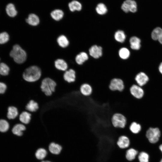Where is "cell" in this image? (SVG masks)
Segmentation results:
<instances>
[{
    "label": "cell",
    "mask_w": 162,
    "mask_h": 162,
    "mask_svg": "<svg viewBox=\"0 0 162 162\" xmlns=\"http://www.w3.org/2000/svg\"><path fill=\"white\" fill-rule=\"evenodd\" d=\"M47 152L44 148H41L38 149L35 153L36 158L38 159H43L46 156Z\"/></svg>",
    "instance_id": "4dcf8cb0"
},
{
    "label": "cell",
    "mask_w": 162,
    "mask_h": 162,
    "mask_svg": "<svg viewBox=\"0 0 162 162\" xmlns=\"http://www.w3.org/2000/svg\"><path fill=\"white\" fill-rule=\"evenodd\" d=\"M130 92L134 98L140 99L143 96L144 91L141 87L136 84L133 85L130 88Z\"/></svg>",
    "instance_id": "ba28073f"
},
{
    "label": "cell",
    "mask_w": 162,
    "mask_h": 162,
    "mask_svg": "<svg viewBox=\"0 0 162 162\" xmlns=\"http://www.w3.org/2000/svg\"><path fill=\"white\" fill-rule=\"evenodd\" d=\"M10 71L8 66L4 63H0V74L3 76L8 75Z\"/></svg>",
    "instance_id": "e575fe53"
},
{
    "label": "cell",
    "mask_w": 162,
    "mask_h": 162,
    "mask_svg": "<svg viewBox=\"0 0 162 162\" xmlns=\"http://www.w3.org/2000/svg\"><path fill=\"white\" fill-rule=\"evenodd\" d=\"M7 89V86L4 83L0 82V94L4 93Z\"/></svg>",
    "instance_id": "74e56055"
},
{
    "label": "cell",
    "mask_w": 162,
    "mask_h": 162,
    "mask_svg": "<svg viewBox=\"0 0 162 162\" xmlns=\"http://www.w3.org/2000/svg\"><path fill=\"white\" fill-rule=\"evenodd\" d=\"M39 108V104L33 100H29L25 106L26 110L31 113L36 112Z\"/></svg>",
    "instance_id": "9a60e30c"
},
{
    "label": "cell",
    "mask_w": 162,
    "mask_h": 162,
    "mask_svg": "<svg viewBox=\"0 0 162 162\" xmlns=\"http://www.w3.org/2000/svg\"><path fill=\"white\" fill-rule=\"evenodd\" d=\"M130 48L133 50H138L141 47V40L138 37L133 36L129 40Z\"/></svg>",
    "instance_id": "ac0fdd59"
},
{
    "label": "cell",
    "mask_w": 162,
    "mask_h": 162,
    "mask_svg": "<svg viewBox=\"0 0 162 162\" xmlns=\"http://www.w3.org/2000/svg\"><path fill=\"white\" fill-rule=\"evenodd\" d=\"M159 148L162 153V144L160 145L159 147Z\"/></svg>",
    "instance_id": "60d3db41"
},
{
    "label": "cell",
    "mask_w": 162,
    "mask_h": 162,
    "mask_svg": "<svg viewBox=\"0 0 162 162\" xmlns=\"http://www.w3.org/2000/svg\"><path fill=\"white\" fill-rule=\"evenodd\" d=\"M129 129L132 133L134 134H137L139 133L141 130V126L139 123L134 122L130 125Z\"/></svg>",
    "instance_id": "83f0119b"
},
{
    "label": "cell",
    "mask_w": 162,
    "mask_h": 162,
    "mask_svg": "<svg viewBox=\"0 0 162 162\" xmlns=\"http://www.w3.org/2000/svg\"><path fill=\"white\" fill-rule=\"evenodd\" d=\"M6 10L7 14L10 17H14L17 14V10L14 5L12 3H9L7 5Z\"/></svg>",
    "instance_id": "4316f807"
},
{
    "label": "cell",
    "mask_w": 162,
    "mask_h": 162,
    "mask_svg": "<svg viewBox=\"0 0 162 162\" xmlns=\"http://www.w3.org/2000/svg\"><path fill=\"white\" fill-rule=\"evenodd\" d=\"M26 129V127L22 123H17L13 128L12 131L13 133L17 136H20L23 134V132Z\"/></svg>",
    "instance_id": "2e32d148"
},
{
    "label": "cell",
    "mask_w": 162,
    "mask_h": 162,
    "mask_svg": "<svg viewBox=\"0 0 162 162\" xmlns=\"http://www.w3.org/2000/svg\"><path fill=\"white\" fill-rule=\"evenodd\" d=\"M89 55L94 58H98L102 55V48L101 46L97 45L91 46L89 50Z\"/></svg>",
    "instance_id": "7c38bea8"
},
{
    "label": "cell",
    "mask_w": 162,
    "mask_h": 162,
    "mask_svg": "<svg viewBox=\"0 0 162 162\" xmlns=\"http://www.w3.org/2000/svg\"><path fill=\"white\" fill-rule=\"evenodd\" d=\"M118 55L121 58L123 59H126L130 56V52L128 48L123 47L119 49L118 51Z\"/></svg>",
    "instance_id": "f546056e"
},
{
    "label": "cell",
    "mask_w": 162,
    "mask_h": 162,
    "mask_svg": "<svg viewBox=\"0 0 162 162\" xmlns=\"http://www.w3.org/2000/svg\"><path fill=\"white\" fill-rule=\"evenodd\" d=\"M10 57L17 63H24L27 58V54L26 51L18 44L14 46L10 53Z\"/></svg>",
    "instance_id": "3957f363"
},
{
    "label": "cell",
    "mask_w": 162,
    "mask_h": 162,
    "mask_svg": "<svg viewBox=\"0 0 162 162\" xmlns=\"http://www.w3.org/2000/svg\"><path fill=\"white\" fill-rule=\"evenodd\" d=\"M158 40L161 44H162V33L159 37Z\"/></svg>",
    "instance_id": "ab89813d"
},
{
    "label": "cell",
    "mask_w": 162,
    "mask_h": 162,
    "mask_svg": "<svg viewBox=\"0 0 162 162\" xmlns=\"http://www.w3.org/2000/svg\"><path fill=\"white\" fill-rule=\"evenodd\" d=\"M9 37L7 33L5 32L0 33V44L7 43L9 40Z\"/></svg>",
    "instance_id": "8d00e7d4"
},
{
    "label": "cell",
    "mask_w": 162,
    "mask_h": 162,
    "mask_svg": "<svg viewBox=\"0 0 162 162\" xmlns=\"http://www.w3.org/2000/svg\"><path fill=\"white\" fill-rule=\"evenodd\" d=\"M68 7L70 11L72 12H74L76 10L80 11L82 8L81 4L76 0L73 1L69 3L68 4Z\"/></svg>",
    "instance_id": "484cf974"
},
{
    "label": "cell",
    "mask_w": 162,
    "mask_h": 162,
    "mask_svg": "<svg viewBox=\"0 0 162 162\" xmlns=\"http://www.w3.org/2000/svg\"><path fill=\"white\" fill-rule=\"evenodd\" d=\"M49 149L50 152L52 154H58L60 153L62 147L59 144L52 142L50 144Z\"/></svg>",
    "instance_id": "603a6c76"
},
{
    "label": "cell",
    "mask_w": 162,
    "mask_h": 162,
    "mask_svg": "<svg viewBox=\"0 0 162 162\" xmlns=\"http://www.w3.org/2000/svg\"><path fill=\"white\" fill-rule=\"evenodd\" d=\"M63 79L64 81L69 83L75 82L76 78L75 71L73 69L67 70L63 75Z\"/></svg>",
    "instance_id": "9c48e42d"
},
{
    "label": "cell",
    "mask_w": 162,
    "mask_h": 162,
    "mask_svg": "<svg viewBox=\"0 0 162 162\" xmlns=\"http://www.w3.org/2000/svg\"><path fill=\"white\" fill-rule=\"evenodd\" d=\"M138 150L133 148L127 149L125 153V158L128 161H131L135 160L138 154Z\"/></svg>",
    "instance_id": "e0dca14e"
},
{
    "label": "cell",
    "mask_w": 162,
    "mask_h": 162,
    "mask_svg": "<svg viewBox=\"0 0 162 162\" xmlns=\"http://www.w3.org/2000/svg\"><path fill=\"white\" fill-rule=\"evenodd\" d=\"M26 22L29 25L35 26L39 24L40 20L37 15L34 14H31L29 15L28 18L26 19Z\"/></svg>",
    "instance_id": "d6986e66"
},
{
    "label": "cell",
    "mask_w": 162,
    "mask_h": 162,
    "mask_svg": "<svg viewBox=\"0 0 162 162\" xmlns=\"http://www.w3.org/2000/svg\"><path fill=\"white\" fill-rule=\"evenodd\" d=\"M9 128V124L8 122L4 119L0 120V131L5 132L7 131Z\"/></svg>",
    "instance_id": "d590c367"
},
{
    "label": "cell",
    "mask_w": 162,
    "mask_h": 162,
    "mask_svg": "<svg viewBox=\"0 0 162 162\" xmlns=\"http://www.w3.org/2000/svg\"><path fill=\"white\" fill-rule=\"evenodd\" d=\"M57 42L59 45L62 47L65 48L68 46L69 41L67 38L64 35L59 36L57 39Z\"/></svg>",
    "instance_id": "f1b7e54d"
},
{
    "label": "cell",
    "mask_w": 162,
    "mask_h": 162,
    "mask_svg": "<svg viewBox=\"0 0 162 162\" xmlns=\"http://www.w3.org/2000/svg\"><path fill=\"white\" fill-rule=\"evenodd\" d=\"M114 37L117 41L122 43L125 41L126 38V35L123 31L118 30L115 32Z\"/></svg>",
    "instance_id": "cb8c5ba5"
},
{
    "label": "cell",
    "mask_w": 162,
    "mask_h": 162,
    "mask_svg": "<svg viewBox=\"0 0 162 162\" xmlns=\"http://www.w3.org/2000/svg\"></svg>",
    "instance_id": "ee69618b"
},
{
    "label": "cell",
    "mask_w": 162,
    "mask_h": 162,
    "mask_svg": "<svg viewBox=\"0 0 162 162\" xmlns=\"http://www.w3.org/2000/svg\"><path fill=\"white\" fill-rule=\"evenodd\" d=\"M121 8L125 13L135 12L137 9L136 3L134 0H126L122 4Z\"/></svg>",
    "instance_id": "52a82bcc"
},
{
    "label": "cell",
    "mask_w": 162,
    "mask_h": 162,
    "mask_svg": "<svg viewBox=\"0 0 162 162\" xmlns=\"http://www.w3.org/2000/svg\"><path fill=\"white\" fill-rule=\"evenodd\" d=\"M88 56L87 54L82 52L77 54L75 57V61L79 65L82 64L85 61L88 60Z\"/></svg>",
    "instance_id": "7402d4cb"
},
{
    "label": "cell",
    "mask_w": 162,
    "mask_h": 162,
    "mask_svg": "<svg viewBox=\"0 0 162 162\" xmlns=\"http://www.w3.org/2000/svg\"><path fill=\"white\" fill-rule=\"evenodd\" d=\"M162 33V28L159 27L155 28L151 33V37L154 40H158L159 37Z\"/></svg>",
    "instance_id": "d6a6232c"
},
{
    "label": "cell",
    "mask_w": 162,
    "mask_h": 162,
    "mask_svg": "<svg viewBox=\"0 0 162 162\" xmlns=\"http://www.w3.org/2000/svg\"><path fill=\"white\" fill-rule=\"evenodd\" d=\"M41 162H51L49 161H42Z\"/></svg>",
    "instance_id": "b9f144b4"
},
{
    "label": "cell",
    "mask_w": 162,
    "mask_h": 162,
    "mask_svg": "<svg viewBox=\"0 0 162 162\" xmlns=\"http://www.w3.org/2000/svg\"><path fill=\"white\" fill-rule=\"evenodd\" d=\"M149 78L147 74L143 72H140L135 76V80L137 85L142 87L148 82Z\"/></svg>",
    "instance_id": "30bf717a"
},
{
    "label": "cell",
    "mask_w": 162,
    "mask_h": 162,
    "mask_svg": "<svg viewBox=\"0 0 162 162\" xmlns=\"http://www.w3.org/2000/svg\"><path fill=\"white\" fill-rule=\"evenodd\" d=\"M32 118V113L26 111L21 112L19 116V120L21 123L27 125L30 122Z\"/></svg>",
    "instance_id": "5bb4252c"
},
{
    "label": "cell",
    "mask_w": 162,
    "mask_h": 162,
    "mask_svg": "<svg viewBox=\"0 0 162 162\" xmlns=\"http://www.w3.org/2000/svg\"><path fill=\"white\" fill-rule=\"evenodd\" d=\"M79 90L82 95L85 97H88L92 94L93 88L89 84L84 83L81 85Z\"/></svg>",
    "instance_id": "4fadbf2b"
},
{
    "label": "cell",
    "mask_w": 162,
    "mask_h": 162,
    "mask_svg": "<svg viewBox=\"0 0 162 162\" xmlns=\"http://www.w3.org/2000/svg\"><path fill=\"white\" fill-rule=\"evenodd\" d=\"M56 86V82L54 80L50 77H46L41 80L40 88L45 95L50 96L55 92Z\"/></svg>",
    "instance_id": "7a4b0ae2"
},
{
    "label": "cell",
    "mask_w": 162,
    "mask_h": 162,
    "mask_svg": "<svg viewBox=\"0 0 162 162\" xmlns=\"http://www.w3.org/2000/svg\"><path fill=\"white\" fill-rule=\"evenodd\" d=\"M55 66L57 69L62 71H65L68 68L67 63L62 59L56 60L55 62Z\"/></svg>",
    "instance_id": "ffe728a7"
},
{
    "label": "cell",
    "mask_w": 162,
    "mask_h": 162,
    "mask_svg": "<svg viewBox=\"0 0 162 162\" xmlns=\"http://www.w3.org/2000/svg\"><path fill=\"white\" fill-rule=\"evenodd\" d=\"M109 87L112 91L122 92L124 89V82L121 78H114L110 80Z\"/></svg>",
    "instance_id": "8992f818"
},
{
    "label": "cell",
    "mask_w": 162,
    "mask_h": 162,
    "mask_svg": "<svg viewBox=\"0 0 162 162\" xmlns=\"http://www.w3.org/2000/svg\"><path fill=\"white\" fill-rule=\"evenodd\" d=\"M137 158L139 162H148L149 155L146 152H141L138 153Z\"/></svg>",
    "instance_id": "1f68e13d"
},
{
    "label": "cell",
    "mask_w": 162,
    "mask_h": 162,
    "mask_svg": "<svg viewBox=\"0 0 162 162\" xmlns=\"http://www.w3.org/2000/svg\"><path fill=\"white\" fill-rule=\"evenodd\" d=\"M96 10L97 13L100 15L106 14L107 10L105 5L102 3H100L98 4L96 8Z\"/></svg>",
    "instance_id": "836d02e7"
},
{
    "label": "cell",
    "mask_w": 162,
    "mask_h": 162,
    "mask_svg": "<svg viewBox=\"0 0 162 162\" xmlns=\"http://www.w3.org/2000/svg\"><path fill=\"white\" fill-rule=\"evenodd\" d=\"M160 162H162V158L161 159V160H160Z\"/></svg>",
    "instance_id": "7bdbcfd3"
},
{
    "label": "cell",
    "mask_w": 162,
    "mask_h": 162,
    "mask_svg": "<svg viewBox=\"0 0 162 162\" xmlns=\"http://www.w3.org/2000/svg\"><path fill=\"white\" fill-rule=\"evenodd\" d=\"M42 75L40 69L36 66H32L27 68L23 72L22 78L26 82L33 83L39 81Z\"/></svg>",
    "instance_id": "6da1fadb"
},
{
    "label": "cell",
    "mask_w": 162,
    "mask_h": 162,
    "mask_svg": "<svg viewBox=\"0 0 162 162\" xmlns=\"http://www.w3.org/2000/svg\"><path fill=\"white\" fill-rule=\"evenodd\" d=\"M117 144L120 148L128 149L130 146V141L127 136L122 135L119 137L117 142Z\"/></svg>",
    "instance_id": "8fae6325"
},
{
    "label": "cell",
    "mask_w": 162,
    "mask_h": 162,
    "mask_svg": "<svg viewBox=\"0 0 162 162\" xmlns=\"http://www.w3.org/2000/svg\"><path fill=\"white\" fill-rule=\"evenodd\" d=\"M63 12L61 10L56 9L53 10L50 13V15L52 19L56 21H59L64 16Z\"/></svg>",
    "instance_id": "d4e9b609"
},
{
    "label": "cell",
    "mask_w": 162,
    "mask_h": 162,
    "mask_svg": "<svg viewBox=\"0 0 162 162\" xmlns=\"http://www.w3.org/2000/svg\"><path fill=\"white\" fill-rule=\"evenodd\" d=\"M111 122L113 126L115 128H124L127 124V120L123 114L116 113L112 115Z\"/></svg>",
    "instance_id": "277c9868"
},
{
    "label": "cell",
    "mask_w": 162,
    "mask_h": 162,
    "mask_svg": "<svg viewBox=\"0 0 162 162\" xmlns=\"http://www.w3.org/2000/svg\"><path fill=\"white\" fill-rule=\"evenodd\" d=\"M18 110L16 107L10 106L8 107L7 115V117L8 119H14L18 116Z\"/></svg>",
    "instance_id": "44dd1931"
},
{
    "label": "cell",
    "mask_w": 162,
    "mask_h": 162,
    "mask_svg": "<svg viewBox=\"0 0 162 162\" xmlns=\"http://www.w3.org/2000/svg\"><path fill=\"white\" fill-rule=\"evenodd\" d=\"M146 136L150 142L155 143L159 140L161 132L158 128L150 127L146 132Z\"/></svg>",
    "instance_id": "5b68a950"
},
{
    "label": "cell",
    "mask_w": 162,
    "mask_h": 162,
    "mask_svg": "<svg viewBox=\"0 0 162 162\" xmlns=\"http://www.w3.org/2000/svg\"><path fill=\"white\" fill-rule=\"evenodd\" d=\"M159 73L162 75V62L160 63L158 67Z\"/></svg>",
    "instance_id": "f35d334b"
}]
</instances>
